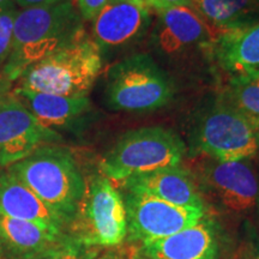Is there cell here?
<instances>
[{"label": "cell", "mask_w": 259, "mask_h": 259, "mask_svg": "<svg viewBox=\"0 0 259 259\" xmlns=\"http://www.w3.org/2000/svg\"><path fill=\"white\" fill-rule=\"evenodd\" d=\"M151 9L144 0H111L93 21V40L100 50L124 46L147 30Z\"/></svg>", "instance_id": "obj_12"}, {"label": "cell", "mask_w": 259, "mask_h": 259, "mask_svg": "<svg viewBox=\"0 0 259 259\" xmlns=\"http://www.w3.org/2000/svg\"><path fill=\"white\" fill-rule=\"evenodd\" d=\"M138 259H147V258H138Z\"/></svg>", "instance_id": "obj_31"}, {"label": "cell", "mask_w": 259, "mask_h": 259, "mask_svg": "<svg viewBox=\"0 0 259 259\" xmlns=\"http://www.w3.org/2000/svg\"><path fill=\"white\" fill-rule=\"evenodd\" d=\"M106 102L114 111L145 113L161 108L174 96L168 74L147 54L116 63L106 79Z\"/></svg>", "instance_id": "obj_7"}, {"label": "cell", "mask_w": 259, "mask_h": 259, "mask_svg": "<svg viewBox=\"0 0 259 259\" xmlns=\"http://www.w3.org/2000/svg\"><path fill=\"white\" fill-rule=\"evenodd\" d=\"M258 154H259V151H258Z\"/></svg>", "instance_id": "obj_33"}, {"label": "cell", "mask_w": 259, "mask_h": 259, "mask_svg": "<svg viewBox=\"0 0 259 259\" xmlns=\"http://www.w3.org/2000/svg\"><path fill=\"white\" fill-rule=\"evenodd\" d=\"M122 191L130 241H139L142 244L158 240L196 225L209 215L206 209L173 205L141 190L122 189Z\"/></svg>", "instance_id": "obj_9"}, {"label": "cell", "mask_w": 259, "mask_h": 259, "mask_svg": "<svg viewBox=\"0 0 259 259\" xmlns=\"http://www.w3.org/2000/svg\"><path fill=\"white\" fill-rule=\"evenodd\" d=\"M157 46L174 54L196 45H211L215 35L206 22L191 6H178L158 11Z\"/></svg>", "instance_id": "obj_15"}, {"label": "cell", "mask_w": 259, "mask_h": 259, "mask_svg": "<svg viewBox=\"0 0 259 259\" xmlns=\"http://www.w3.org/2000/svg\"><path fill=\"white\" fill-rule=\"evenodd\" d=\"M200 157L192 174L205 203L233 215H248L258 208L259 179L251 160Z\"/></svg>", "instance_id": "obj_8"}, {"label": "cell", "mask_w": 259, "mask_h": 259, "mask_svg": "<svg viewBox=\"0 0 259 259\" xmlns=\"http://www.w3.org/2000/svg\"><path fill=\"white\" fill-rule=\"evenodd\" d=\"M8 169L59 216L67 229L78 210L87 183L69 149L42 145Z\"/></svg>", "instance_id": "obj_2"}, {"label": "cell", "mask_w": 259, "mask_h": 259, "mask_svg": "<svg viewBox=\"0 0 259 259\" xmlns=\"http://www.w3.org/2000/svg\"><path fill=\"white\" fill-rule=\"evenodd\" d=\"M85 35L50 54L21 77V88L64 96H88L102 70V54Z\"/></svg>", "instance_id": "obj_4"}, {"label": "cell", "mask_w": 259, "mask_h": 259, "mask_svg": "<svg viewBox=\"0 0 259 259\" xmlns=\"http://www.w3.org/2000/svg\"><path fill=\"white\" fill-rule=\"evenodd\" d=\"M119 185L121 189L144 191L173 205L208 210L192 171L181 164L130 178Z\"/></svg>", "instance_id": "obj_13"}, {"label": "cell", "mask_w": 259, "mask_h": 259, "mask_svg": "<svg viewBox=\"0 0 259 259\" xmlns=\"http://www.w3.org/2000/svg\"><path fill=\"white\" fill-rule=\"evenodd\" d=\"M99 255L94 247L74 240L69 234L56 246L32 259H95Z\"/></svg>", "instance_id": "obj_21"}, {"label": "cell", "mask_w": 259, "mask_h": 259, "mask_svg": "<svg viewBox=\"0 0 259 259\" xmlns=\"http://www.w3.org/2000/svg\"><path fill=\"white\" fill-rule=\"evenodd\" d=\"M109 2L111 0H77V9L80 18L84 21H94Z\"/></svg>", "instance_id": "obj_24"}, {"label": "cell", "mask_w": 259, "mask_h": 259, "mask_svg": "<svg viewBox=\"0 0 259 259\" xmlns=\"http://www.w3.org/2000/svg\"><path fill=\"white\" fill-rule=\"evenodd\" d=\"M221 228L210 215L166 238L142 242L139 254L147 259H220Z\"/></svg>", "instance_id": "obj_11"}, {"label": "cell", "mask_w": 259, "mask_h": 259, "mask_svg": "<svg viewBox=\"0 0 259 259\" xmlns=\"http://www.w3.org/2000/svg\"><path fill=\"white\" fill-rule=\"evenodd\" d=\"M186 145L176 132L150 126L131 130L118 139L100 162V171L112 183L122 181L162 168L179 166Z\"/></svg>", "instance_id": "obj_3"}, {"label": "cell", "mask_w": 259, "mask_h": 259, "mask_svg": "<svg viewBox=\"0 0 259 259\" xmlns=\"http://www.w3.org/2000/svg\"><path fill=\"white\" fill-rule=\"evenodd\" d=\"M22 10L24 9H31V8H38V6H46L56 4V3L63 2V0H15Z\"/></svg>", "instance_id": "obj_26"}, {"label": "cell", "mask_w": 259, "mask_h": 259, "mask_svg": "<svg viewBox=\"0 0 259 259\" xmlns=\"http://www.w3.org/2000/svg\"><path fill=\"white\" fill-rule=\"evenodd\" d=\"M0 168H2V167H0ZM0 170H2V169H0Z\"/></svg>", "instance_id": "obj_32"}, {"label": "cell", "mask_w": 259, "mask_h": 259, "mask_svg": "<svg viewBox=\"0 0 259 259\" xmlns=\"http://www.w3.org/2000/svg\"><path fill=\"white\" fill-rule=\"evenodd\" d=\"M223 99L259 125V70L245 71L233 76Z\"/></svg>", "instance_id": "obj_20"}, {"label": "cell", "mask_w": 259, "mask_h": 259, "mask_svg": "<svg viewBox=\"0 0 259 259\" xmlns=\"http://www.w3.org/2000/svg\"><path fill=\"white\" fill-rule=\"evenodd\" d=\"M95 259H114V257H113L111 253H106V254L101 255V257H99V255H97Z\"/></svg>", "instance_id": "obj_27"}, {"label": "cell", "mask_w": 259, "mask_h": 259, "mask_svg": "<svg viewBox=\"0 0 259 259\" xmlns=\"http://www.w3.org/2000/svg\"><path fill=\"white\" fill-rule=\"evenodd\" d=\"M150 9H155L157 11L178 6H190L191 0H144Z\"/></svg>", "instance_id": "obj_25"}, {"label": "cell", "mask_w": 259, "mask_h": 259, "mask_svg": "<svg viewBox=\"0 0 259 259\" xmlns=\"http://www.w3.org/2000/svg\"><path fill=\"white\" fill-rule=\"evenodd\" d=\"M60 138L59 134L42 125L17 97L0 99V167H10Z\"/></svg>", "instance_id": "obj_10"}, {"label": "cell", "mask_w": 259, "mask_h": 259, "mask_svg": "<svg viewBox=\"0 0 259 259\" xmlns=\"http://www.w3.org/2000/svg\"><path fill=\"white\" fill-rule=\"evenodd\" d=\"M0 216L32 222L57 235L66 234L59 216L9 169L0 170Z\"/></svg>", "instance_id": "obj_14"}, {"label": "cell", "mask_w": 259, "mask_h": 259, "mask_svg": "<svg viewBox=\"0 0 259 259\" xmlns=\"http://www.w3.org/2000/svg\"><path fill=\"white\" fill-rule=\"evenodd\" d=\"M234 259H259V234L252 228L247 231Z\"/></svg>", "instance_id": "obj_23"}, {"label": "cell", "mask_w": 259, "mask_h": 259, "mask_svg": "<svg viewBox=\"0 0 259 259\" xmlns=\"http://www.w3.org/2000/svg\"><path fill=\"white\" fill-rule=\"evenodd\" d=\"M84 35L82 18L71 0L21 10L4 69L6 78H19L38 61Z\"/></svg>", "instance_id": "obj_1"}, {"label": "cell", "mask_w": 259, "mask_h": 259, "mask_svg": "<svg viewBox=\"0 0 259 259\" xmlns=\"http://www.w3.org/2000/svg\"><path fill=\"white\" fill-rule=\"evenodd\" d=\"M9 2H10V0H0V6L6 4V3H9Z\"/></svg>", "instance_id": "obj_29"}, {"label": "cell", "mask_w": 259, "mask_h": 259, "mask_svg": "<svg viewBox=\"0 0 259 259\" xmlns=\"http://www.w3.org/2000/svg\"><path fill=\"white\" fill-rule=\"evenodd\" d=\"M66 236L57 235L35 223L0 216V240L4 259H32Z\"/></svg>", "instance_id": "obj_17"}, {"label": "cell", "mask_w": 259, "mask_h": 259, "mask_svg": "<svg viewBox=\"0 0 259 259\" xmlns=\"http://www.w3.org/2000/svg\"><path fill=\"white\" fill-rule=\"evenodd\" d=\"M190 6L206 22L215 41L259 22V5L254 0H191Z\"/></svg>", "instance_id": "obj_18"}, {"label": "cell", "mask_w": 259, "mask_h": 259, "mask_svg": "<svg viewBox=\"0 0 259 259\" xmlns=\"http://www.w3.org/2000/svg\"><path fill=\"white\" fill-rule=\"evenodd\" d=\"M254 2H255V3H257V4L259 5V0H254Z\"/></svg>", "instance_id": "obj_30"}, {"label": "cell", "mask_w": 259, "mask_h": 259, "mask_svg": "<svg viewBox=\"0 0 259 259\" xmlns=\"http://www.w3.org/2000/svg\"><path fill=\"white\" fill-rule=\"evenodd\" d=\"M191 151L219 161L251 160L259 151V125L221 97L199 118Z\"/></svg>", "instance_id": "obj_5"}, {"label": "cell", "mask_w": 259, "mask_h": 259, "mask_svg": "<svg viewBox=\"0 0 259 259\" xmlns=\"http://www.w3.org/2000/svg\"><path fill=\"white\" fill-rule=\"evenodd\" d=\"M74 240L89 247H114L127 239V216L121 192L101 173L85 183L78 210L67 227Z\"/></svg>", "instance_id": "obj_6"}, {"label": "cell", "mask_w": 259, "mask_h": 259, "mask_svg": "<svg viewBox=\"0 0 259 259\" xmlns=\"http://www.w3.org/2000/svg\"><path fill=\"white\" fill-rule=\"evenodd\" d=\"M15 97L21 101L46 127H64L77 122L92 108L88 96H64L15 89Z\"/></svg>", "instance_id": "obj_16"}, {"label": "cell", "mask_w": 259, "mask_h": 259, "mask_svg": "<svg viewBox=\"0 0 259 259\" xmlns=\"http://www.w3.org/2000/svg\"><path fill=\"white\" fill-rule=\"evenodd\" d=\"M0 259H4V253H3V246H2V240H0Z\"/></svg>", "instance_id": "obj_28"}, {"label": "cell", "mask_w": 259, "mask_h": 259, "mask_svg": "<svg viewBox=\"0 0 259 259\" xmlns=\"http://www.w3.org/2000/svg\"><path fill=\"white\" fill-rule=\"evenodd\" d=\"M211 46L216 60L229 72L259 70V22L245 30L223 35Z\"/></svg>", "instance_id": "obj_19"}, {"label": "cell", "mask_w": 259, "mask_h": 259, "mask_svg": "<svg viewBox=\"0 0 259 259\" xmlns=\"http://www.w3.org/2000/svg\"><path fill=\"white\" fill-rule=\"evenodd\" d=\"M18 12L19 10L10 2L0 6V65L8 60L11 53L15 22Z\"/></svg>", "instance_id": "obj_22"}]
</instances>
